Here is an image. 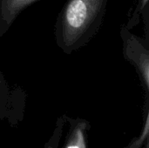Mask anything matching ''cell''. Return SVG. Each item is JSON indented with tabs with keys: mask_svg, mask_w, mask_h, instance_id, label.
Listing matches in <instances>:
<instances>
[{
	"mask_svg": "<svg viewBox=\"0 0 149 148\" xmlns=\"http://www.w3.org/2000/svg\"><path fill=\"white\" fill-rule=\"evenodd\" d=\"M107 3L108 0H67L54 26L58 47L70 55L86 46L99 32Z\"/></svg>",
	"mask_w": 149,
	"mask_h": 148,
	"instance_id": "1",
	"label": "cell"
},
{
	"mask_svg": "<svg viewBox=\"0 0 149 148\" xmlns=\"http://www.w3.org/2000/svg\"><path fill=\"white\" fill-rule=\"evenodd\" d=\"M124 58L133 65L147 98L149 93V39L135 35L125 25L120 28Z\"/></svg>",
	"mask_w": 149,
	"mask_h": 148,
	"instance_id": "2",
	"label": "cell"
},
{
	"mask_svg": "<svg viewBox=\"0 0 149 148\" xmlns=\"http://www.w3.org/2000/svg\"><path fill=\"white\" fill-rule=\"evenodd\" d=\"M38 0H0V38L9 31L20 13Z\"/></svg>",
	"mask_w": 149,
	"mask_h": 148,
	"instance_id": "3",
	"label": "cell"
},
{
	"mask_svg": "<svg viewBox=\"0 0 149 148\" xmlns=\"http://www.w3.org/2000/svg\"><path fill=\"white\" fill-rule=\"evenodd\" d=\"M149 0H137L135 9L128 18L127 24L125 25L127 29L132 30L137 26L142 19L144 24L145 38L149 39Z\"/></svg>",
	"mask_w": 149,
	"mask_h": 148,
	"instance_id": "4",
	"label": "cell"
},
{
	"mask_svg": "<svg viewBox=\"0 0 149 148\" xmlns=\"http://www.w3.org/2000/svg\"><path fill=\"white\" fill-rule=\"evenodd\" d=\"M68 120L72 122V128L70 133L71 134L65 148H86L85 133L86 126H88V122L83 120H72L68 119Z\"/></svg>",
	"mask_w": 149,
	"mask_h": 148,
	"instance_id": "5",
	"label": "cell"
},
{
	"mask_svg": "<svg viewBox=\"0 0 149 148\" xmlns=\"http://www.w3.org/2000/svg\"><path fill=\"white\" fill-rule=\"evenodd\" d=\"M10 99V91L9 84L0 70V114L6 110Z\"/></svg>",
	"mask_w": 149,
	"mask_h": 148,
	"instance_id": "6",
	"label": "cell"
},
{
	"mask_svg": "<svg viewBox=\"0 0 149 148\" xmlns=\"http://www.w3.org/2000/svg\"><path fill=\"white\" fill-rule=\"evenodd\" d=\"M65 119H66V116L64 115L58 120L57 126H56V128H55L54 133H53V136L51 138L50 141L47 143L45 148H57L58 144L59 142V140H60V137H61V133L63 131V127L65 125Z\"/></svg>",
	"mask_w": 149,
	"mask_h": 148,
	"instance_id": "7",
	"label": "cell"
},
{
	"mask_svg": "<svg viewBox=\"0 0 149 148\" xmlns=\"http://www.w3.org/2000/svg\"><path fill=\"white\" fill-rule=\"evenodd\" d=\"M148 104H147V111H146V121H145V126H144V130L142 133V135L137 140H134L128 148H140L141 145L143 144V141L148 139V126H149V113L148 109Z\"/></svg>",
	"mask_w": 149,
	"mask_h": 148,
	"instance_id": "8",
	"label": "cell"
},
{
	"mask_svg": "<svg viewBox=\"0 0 149 148\" xmlns=\"http://www.w3.org/2000/svg\"><path fill=\"white\" fill-rule=\"evenodd\" d=\"M145 148H148V142L147 141V144H146V147Z\"/></svg>",
	"mask_w": 149,
	"mask_h": 148,
	"instance_id": "9",
	"label": "cell"
}]
</instances>
